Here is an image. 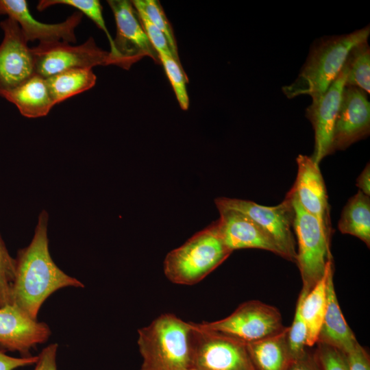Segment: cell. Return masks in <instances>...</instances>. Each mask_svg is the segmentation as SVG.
<instances>
[{
  "mask_svg": "<svg viewBox=\"0 0 370 370\" xmlns=\"http://www.w3.org/2000/svg\"><path fill=\"white\" fill-rule=\"evenodd\" d=\"M48 220L47 212L42 210L32 241L18 251L15 258L11 304L35 320L45 301L54 292L65 287H84L82 282L65 273L53 260L49 249Z\"/></svg>",
  "mask_w": 370,
  "mask_h": 370,
  "instance_id": "1",
  "label": "cell"
},
{
  "mask_svg": "<svg viewBox=\"0 0 370 370\" xmlns=\"http://www.w3.org/2000/svg\"><path fill=\"white\" fill-rule=\"evenodd\" d=\"M369 34L368 25L347 34L315 41L297 77L282 87L284 94L288 99L301 95L312 99L324 93L339 75L350 50L367 41Z\"/></svg>",
  "mask_w": 370,
  "mask_h": 370,
  "instance_id": "2",
  "label": "cell"
},
{
  "mask_svg": "<svg viewBox=\"0 0 370 370\" xmlns=\"http://www.w3.org/2000/svg\"><path fill=\"white\" fill-rule=\"evenodd\" d=\"M190 322L173 313H163L138 330L142 357L140 370L190 369Z\"/></svg>",
  "mask_w": 370,
  "mask_h": 370,
  "instance_id": "3",
  "label": "cell"
},
{
  "mask_svg": "<svg viewBox=\"0 0 370 370\" xmlns=\"http://www.w3.org/2000/svg\"><path fill=\"white\" fill-rule=\"evenodd\" d=\"M232 252L223 243L216 221H213L166 254L164 273L173 284L192 286L203 280Z\"/></svg>",
  "mask_w": 370,
  "mask_h": 370,
  "instance_id": "4",
  "label": "cell"
},
{
  "mask_svg": "<svg viewBox=\"0 0 370 370\" xmlns=\"http://www.w3.org/2000/svg\"><path fill=\"white\" fill-rule=\"evenodd\" d=\"M289 191L295 210L293 231L297 245L295 264L301 278V289L308 293L323 277L328 262L333 258L330 251L332 236L302 207L293 189Z\"/></svg>",
  "mask_w": 370,
  "mask_h": 370,
  "instance_id": "5",
  "label": "cell"
},
{
  "mask_svg": "<svg viewBox=\"0 0 370 370\" xmlns=\"http://www.w3.org/2000/svg\"><path fill=\"white\" fill-rule=\"evenodd\" d=\"M190 369L254 370L246 343L190 322Z\"/></svg>",
  "mask_w": 370,
  "mask_h": 370,
  "instance_id": "6",
  "label": "cell"
},
{
  "mask_svg": "<svg viewBox=\"0 0 370 370\" xmlns=\"http://www.w3.org/2000/svg\"><path fill=\"white\" fill-rule=\"evenodd\" d=\"M198 324L204 329L224 334L245 343L276 334L286 328L280 310L259 300L241 304L223 319Z\"/></svg>",
  "mask_w": 370,
  "mask_h": 370,
  "instance_id": "7",
  "label": "cell"
},
{
  "mask_svg": "<svg viewBox=\"0 0 370 370\" xmlns=\"http://www.w3.org/2000/svg\"><path fill=\"white\" fill-rule=\"evenodd\" d=\"M217 208L238 210L249 217L262 227L282 250L284 259L296 262V240L293 231L295 210L292 195L287 193L284 199L275 206H265L252 201L225 197L214 199Z\"/></svg>",
  "mask_w": 370,
  "mask_h": 370,
  "instance_id": "8",
  "label": "cell"
},
{
  "mask_svg": "<svg viewBox=\"0 0 370 370\" xmlns=\"http://www.w3.org/2000/svg\"><path fill=\"white\" fill-rule=\"evenodd\" d=\"M32 51L36 74L45 78L67 70L116 64L110 53L98 47L92 37L79 45L64 41L42 42Z\"/></svg>",
  "mask_w": 370,
  "mask_h": 370,
  "instance_id": "9",
  "label": "cell"
},
{
  "mask_svg": "<svg viewBox=\"0 0 370 370\" xmlns=\"http://www.w3.org/2000/svg\"><path fill=\"white\" fill-rule=\"evenodd\" d=\"M107 2L113 12L116 26L113 55L116 65L127 69L144 56L159 59L132 2L127 0H109Z\"/></svg>",
  "mask_w": 370,
  "mask_h": 370,
  "instance_id": "10",
  "label": "cell"
},
{
  "mask_svg": "<svg viewBox=\"0 0 370 370\" xmlns=\"http://www.w3.org/2000/svg\"><path fill=\"white\" fill-rule=\"evenodd\" d=\"M3 38L0 44V95L36 74L32 48L18 24L10 18L1 21Z\"/></svg>",
  "mask_w": 370,
  "mask_h": 370,
  "instance_id": "11",
  "label": "cell"
},
{
  "mask_svg": "<svg viewBox=\"0 0 370 370\" xmlns=\"http://www.w3.org/2000/svg\"><path fill=\"white\" fill-rule=\"evenodd\" d=\"M347 75V68L345 64L339 75L327 90L320 96L312 98L311 104L306 108V116L314 131V152L310 157L317 164H319L325 156L334 153V127Z\"/></svg>",
  "mask_w": 370,
  "mask_h": 370,
  "instance_id": "12",
  "label": "cell"
},
{
  "mask_svg": "<svg viewBox=\"0 0 370 370\" xmlns=\"http://www.w3.org/2000/svg\"><path fill=\"white\" fill-rule=\"evenodd\" d=\"M367 94L354 86H345L336 119L332 149L345 150L370 133V103Z\"/></svg>",
  "mask_w": 370,
  "mask_h": 370,
  "instance_id": "13",
  "label": "cell"
},
{
  "mask_svg": "<svg viewBox=\"0 0 370 370\" xmlns=\"http://www.w3.org/2000/svg\"><path fill=\"white\" fill-rule=\"evenodd\" d=\"M51 330L45 322L32 319L13 304L0 307V349L30 356V351L47 341Z\"/></svg>",
  "mask_w": 370,
  "mask_h": 370,
  "instance_id": "14",
  "label": "cell"
},
{
  "mask_svg": "<svg viewBox=\"0 0 370 370\" xmlns=\"http://www.w3.org/2000/svg\"><path fill=\"white\" fill-rule=\"evenodd\" d=\"M217 209L219 212V218L215 221L217 229L223 243L230 251L256 248L284 258L273 238L247 214L230 208Z\"/></svg>",
  "mask_w": 370,
  "mask_h": 370,
  "instance_id": "15",
  "label": "cell"
},
{
  "mask_svg": "<svg viewBox=\"0 0 370 370\" xmlns=\"http://www.w3.org/2000/svg\"><path fill=\"white\" fill-rule=\"evenodd\" d=\"M2 15H7L18 24L27 42L38 40L40 42H75V30L83 17L81 12H75L62 23H41L32 16L26 0H0V16Z\"/></svg>",
  "mask_w": 370,
  "mask_h": 370,
  "instance_id": "16",
  "label": "cell"
},
{
  "mask_svg": "<svg viewBox=\"0 0 370 370\" xmlns=\"http://www.w3.org/2000/svg\"><path fill=\"white\" fill-rule=\"evenodd\" d=\"M297 174L293 189L302 207L313 215L330 236L332 229L326 188L319 164L310 156L299 154L296 158Z\"/></svg>",
  "mask_w": 370,
  "mask_h": 370,
  "instance_id": "17",
  "label": "cell"
},
{
  "mask_svg": "<svg viewBox=\"0 0 370 370\" xmlns=\"http://www.w3.org/2000/svg\"><path fill=\"white\" fill-rule=\"evenodd\" d=\"M334 264L330 267L327 282V307L317 343L330 345L345 354L358 341L342 313L334 284Z\"/></svg>",
  "mask_w": 370,
  "mask_h": 370,
  "instance_id": "18",
  "label": "cell"
},
{
  "mask_svg": "<svg viewBox=\"0 0 370 370\" xmlns=\"http://www.w3.org/2000/svg\"><path fill=\"white\" fill-rule=\"evenodd\" d=\"M0 96L13 103L27 118L45 116L55 106L46 78L37 74Z\"/></svg>",
  "mask_w": 370,
  "mask_h": 370,
  "instance_id": "19",
  "label": "cell"
},
{
  "mask_svg": "<svg viewBox=\"0 0 370 370\" xmlns=\"http://www.w3.org/2000/svg\"><path fill=\"white\" fill-rule=\"evenodd\" d=\"M288 327L280 332L246 343L254 370H288L293 361L288 345Z\"/></svg>",
  "mask_w": 370,
  "mask_h": 370,
  "instance_id": "20",
  "label": "cell"
},
{
  "mask_svg": "<svg viewBox=\"0 0 370 370\" xmlns=\"http://www.w3.org/2000/svg\"><path fill=\"white\" fill-rule=\"evenodd\" d=\"M326 265L323 277L304 297L301 311L307 328V346L312 347L318 340L327 307V282L331 263Z\"/></svg>",
  "mask_w": 370,
  "mask_h": 370,
  "instance_id": "21",
  "label": "cell"
},
{
  "mask_svg": "<svg viewBox=\"0 0 370 370\" xmlns=\"http://www.w3.org/2000/svg\"><path fill=\"white\" fill-rule=\"evenodd\" d=\"M344 234L358 238L370 246V198L360 190L350 197L343 208L338 223Z\"/></svg>",
  "mask_w": 370,
  "mask_h": 370,
  "instance_id": "22",
  "label": "cell"
},
{
  "mask_svg": "<svg viewBox=\"0 0 370 370\" xmlns=\"http://www.w3.org/2000/svg\"><path fill=\"white\" fill-rule=\"evenodd\" d=\"M55 105L93 87L97 77L92 69L62 71L46 78Z\"/></svg>",
  "mask_w": 370,
  "mask_h": 370,
  "instance_id": "23",
  "label": "cell"
},
{
  "mask_svg": "<svg viewBox=\"0 0 370 370\" xmlns=\"http://www.w3.org/2000/svg\"><path fill=\"white\" fill-rule=\"evenodd\" d=\"M345 64L347 68L345 86L358 88L369 94L370 48L367 41L354 47Z\"/></svg>",
  "mask_w": 370,
  "mask_h": 370,
  "instance_id": "24",
  "label": "cell"
},
{
  "mask_svg": "<svg viewBox=\"0 0 370 370\" xmlns=\"http://www.w3.org/2000/svg\"><path fill=\"white\" fill-rule=\"evenodd\" d=\"M62 4L73 7L82 14L91 19L97 26L103 30L109 40L110 45V54L113 58L114 53V39L110 34L103 16L102 6L98 0H41L37 5V9L42 11L47 8Z\"/></svg>",
  "mask_w": 370,
  "mask_h": 370,
  "instance_id": "25",
  "label": "cell"
},
{
  "mask_svg": "<svg viewBox=\"0 0 370 370\" xmlns=\"http://www.w3.org/2000/svg\"><path fill=\"white\" fill-rule=\"evenodd\" d=\"M131 2L136 10L142 11L164 34L174 59L180 62L174 33L160 2L156 0H134Z\"/></svg>",
  "mask_w": 370,
  "mask_h": 370,
  "instance_id": "26",
  "label": "cell"
},
{
  "mask_svg": "<svg viewBox=\"0 0 370 370\" xmlns=\"http://www.w3.org/2000/svg\"><path fill=\"white\" fill-rule=\"evenodd\" d=\"M308 293L301 289L297 299L295 315L288 331V345L293 360L299 357L306 349L307 328L301 314V306L304 297Z\"/></svg>",
  "mask_w": 370,
  "mask_h": 370,
  "instance_id": "27",
  "label": "cell"
},
{
  "mask_svg": "<svg viewBox=\"0 0 370 370\" xmlns=\"http://www.w3.org/2000/svg\"><path fill=\"white\" fill-rule=\"evenodd\" d=\"M158 58L164 66L180 108L184 110H187L189 106L186 89L187 79L180 63L170 56L160 54Z\"/></svg>",
  "mask_w": 370,
  "mask_h": 370,
  "instance_id": "28",
  "label": "cell"
},
{
  "mask_svg": "<svg viewBox=\"0 0 370 370\" xmlns=\"http://www.w3.org/2000/svg\"><path fill=\"white\" fill-rule=\"evenodd\" d=\"M15 267V258L9 254L0 234V307L11 304Z\"/></svg>",
  "mask_w": 370,
  "mask_h": 370,
  "instance_id": "29",
  "label": "cell"
},
{
  "mask_svg": "<svg viewBox=\"0 0 370 370\" xmlns=\"http://www.w3.org/2000/svg\"><path fill=\"white\" fill-rule=\"evenodd\" d=\"M315 345L314 354L321 370H348L343 353L325 343Z\"/></svg>",
  "mask_w": 370,
  "mask_h": 370,
  "instance_id": "30",
  "label": "cell"
},
{
  "mask_svg": "<svg viewBox=\"0 0 370 370\" xmlns=\"http://www.w3.org/2000/svg\"><path fill=\"white\" fill-rule=\"evenodd\" d=\"M136 10V9H135ZM140 24L158 56L160 54L173 57L164 34L140 10H136Z\"/></svg>",
  "mask_w": 370,
  "mask_h": 370,
  "instance_id": "31",
  "label": "cell"
},
{
  "mask_svg": "<svg viewBox=\"0 0 370 370\" xmlns=\"http://www.w3.org/2000/svg\"><path fill=\"white\" fill-rule=\"evenodd\" d=\"M348 370H370V357L358 342L348 352L343 354Z\"/></svg>",
  "mask_w": 370,
  "mask_h": 370,
  "instance_id": "32",
  "label": "cell"
},
{
  "mask_svg": "<svg viewBox=\"0 0 370 370\" xmlns=\"http://www.w3.org/2000/svg\"><path fill=\"white\" fill-rule=\"evenodd\" d=\"M58 349L57 343L45 347L38 355V359L34 370H58L56 362Z\"/></svg>",
  "mask_w": 370,
  "mask_h": 370,
  "instance_id": "33",
  "label": "cell"
},
{
  "mask_svg": "<svg viewBox=\"0 0 370 370\" xmlns=\"http://www.w3.org/2000/svg\"><path fill=\"white\" fill-rule=\"evenodd\" d=\"M38 359V356L12 357L0 350V370H14L19 367L35 365Z\"/></svg>",
  "mask_w": 370,
  "mask_h": 370,
  "instance_id": "34",
  "label": "cell"
},
{
  "mask_svg": "<svg viewBox=\"0 0 370 370\" xmlns=\"http://www.w3.org/2000/svg\"><path fill=\"white\" fill-rule=\"evenodd\" d=\"M288 370H321L313 352L306 351L298 358L293 360Z\"/></svg>",
  "mask_w": 370,
  "mask_h": 370,
  "instance_id": "35",
  "label": "cell"
},
{
  "mask_svg": "<svg viewBox=\"0 0 370 370\" xmlns=\"http://www.w3.org/2000/svg\"><path fill=\"white\" fill-rule=\"evenodd\" d=\"M356 186L364 194L370 195V166L367 163L363 171L356 179Z\"/></svg>",
  "mask_w": 370,
  "mask_h": 370,
  "instance_id": "36",
  "label": "cell"
},
{
  "mask_svg": "<svg viewBox=\"0 0 370 370\" xmlns=\"http://www.w3.org/2000/svg\"><path fill=\"white\" fill-rule=\"evenodd\" d=\"M187 370H196V369H188Z\"/></svg>",
  "mask_w": 370,
  "mask_h": 370,
  "instance_id": "37",
  "label": "cell"
}]
</instances>
